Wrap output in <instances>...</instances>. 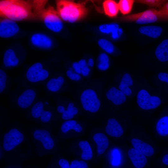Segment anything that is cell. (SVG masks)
<instances>
[{"label":"cell","instance_id":"obj_1","mask_svg":"<svg viewBox=\"0 0 168 168\" xmlns=\"http://www.w3.org/2000/svg\"><path fill=\"white\" fill-rule=\"evenodd\" d=\"M1 136L0 159L12 163H19L32 156V146L21 125L11 123Z\"/></svg>","mask_w":168,"mask_h":168},{"label":"cell","instance_id":"obj_2","mask_svg":"<svg viewBox=\"0 0 168 168\" xmlns=\"http://www.w3.org/2000/svg\"><path fill=\"white\" fill-rule=\"evenodd\" d=\"M56 108L48 97L39 96L25 112V117L41 126L50 128L56 117Z\"/></svg>","mask_w":168,"mask_h":168},{"label":"cell","instance_id":"obj_3","mask_svg":"<svg viewBox=\"0 0 168 168\" xmlns=\"http://www.w3.org/2000/svg\"><path fill=\"white\" fill-rule=\"evenodd\" d=\"M8 94V100L14 109L26 112L37 99L40 91L37 87L24 82H19Z\"/></svg>","mask_w":168,"mask_h":168},{"label":"cell","instance_id":"obj_4","mask_svg":"<svg viewBox=\"0 0 168 168\" xmlns=\"http://www.w3.org/2000/svg\"><path fill=\"white\" fill-rule=\"evenodd\" d=\"M52 61L49 58L33 63L20 75L15 77V82H24L36 87L42 85L56 72Z\"/></svg>","mask_w":168,"mask_h":168},{"label":"cell","instance_id":"obj_5","mask_svg":"<svg viewBox=\"0 0 168 168\" xmlns=\"http://www.w3.org/2000/svg\"><path fill=\"white\" fill-rule=\"evenodd\" d=\"M0 15L15 21L36 18L33 10V2L22 0H1Z\"/></svg>","mask_w":168,"mask_h":168},{"label":"cell","instance_id":"obj_6","mask_svg":"<svg viewBox=\"0 0 168 168\" xmlns=\"http://www.w3.org/2000/svg\"><path fill=\"white\" fill-rule=\"evenodd\" d=\"M47 0H34L33 1V10L36 17L40 19L45 26L55 32L60 31L63 27L62 19L57 10L48 5Z\"/></svg>","mask_w":168,"mask_h":168},{"label":"cell","instance_id":"obj_7","mask_svg":"<svg viewBox=\"0 0 168 168\" xmlns=\"http://www.w3.org/2000/svg\"><path fill=\"white\" fill-rule=\"evenodd\" d=\"M49 128L41 126L32 128L30 133L35 153L40 157L49 155L54 147V141Z\"/></svg>","mask_w":168,"mask_h":168},{"label":"cell","instance_id":"obj_8","mask_svg":"<svg viewBox=\"0 0 168 168\" xmlns=\"http://www.w3.org/2000/svg\"><path fill=\"white\" fill-rule=\"evenodd\" d=\"M57 11L62 20L73 23L85 16L87 9L82 4L69 0L56 1Z\"/></svg>","mask_w":168,"mask_h":168},{"label":"cell","instance_id":"obj_9","mask_svg":"<svg viewBox=\"0 0 168 168\" xmlns=\"http://www.w3.org/2000/svg\"><path fill=\"white\" fill-rule=\"evenodd\" d=\"M67 79L64 72L56 71L42 85L46 95L52 97L66 91L68 87Z\"/></svg>","mask_w":168,"mask_h":168},{"label":"cell","instance_id":"obj_10","mask_svg":"<svg viewBox=\"0 0 168 168\" xmlns=\"http://www.w3.org/2000/svg\"><path fill=\"white\" fill-rule=\"evenodd\" d=\"M55 102L57 112L64 120H71L78 112L74 103L66 97L58 95L52 96Z\"/></svg>","mask_w":168,"mask_h":168},{"label":"cell","instance_id":"obj_11","mask_svg":"<svg viewBox=\"0 0 168 168\" xmlns=\"http://www.w3.org/2000/svg\"><path fill=\"white\" fill-rule=\"evenodd\" d=\"M80 101L83 109L94 113L97 111L100 105V101L96 91L91 88L84 89L81 93Z\"/></svg>","mask_w":168,"mask_h":168},{"label":"cell","instance_id":"obj_12","mask_svg":"<svg viewBox=\"0 0 168 168\" xmlns=\"http://www.w3.org/2000/svg\"><path fill=\"white\" fill-rule=\"evenodd\" d=\"M160 18H162L161 12L152 9L128 15L123 19L125 21H134L137 24H143L155 22Z\"/></svg>","mask_w":168,"mask_h":168},{"label":"cell","instance_id":"obj_13","mask_svg":"<svg viewBox=\"0 0 168 168\" xmlns=\"http://www.w3.org/2000/svg\"><path fill=\"white\" fill-rule=\"evenodd\" d=\"M137 99V102L139 106L145 110L155 109L161 103V100L159 97L151 96L147 91L144 89L138 92Z\"/></svg>","mask_w":168,"mask_h":168},{"label":"cell","instance_id":"obj_14","mask_svg":"<svg viewBox=\"0 0 168 168\" xmlns=\"http://www.w3.org/2000/svg\"><path fill=\"white\" fill-rule=\"evenodd\" d=\"M25 58L24 54H18L12 49H7L3 54L1 68L4 70L15 68L22 63Z\"/></svg>","mask_w":168,"mask_h":168},{"label":"cell","instance_id":"obj_15","mask_svg":"<svg viewBox=\"0 0 168 168\" xmlns=\"http://www.w3.org/2000/svg\"><path fill=\"white\" fill-rule=\"evenodd\" d=\"M19 27L15 21L7 18L1 19L0 37L7 38L13 36L19 32Z\"/></svg>","mask_w":168,"mask_h":168},{"label":"cell","instance_id":"obj_16","mask_svg":"<svg viewBox=\"0 0 168 168\" xmlns=\"http://www.w3.org/2000/svg\"><path fill=\"white\" fill-rule=\"evenodd\" d=\"M30 41L34 46L43 49L50 48L53 45L52 39L48 35L42 33H35L31 37Z\"/></svg>","mask_w":168,"mask_h":168},{"label":"cell","instance_id":"obj_17","mask_svg":"<svg viewBox=\"0 0 168 168\" xmlns=\"http://www.w3.org/2000/svg\"><path fill=\"white\" fill-rule=\"evenodd\" d=\"M128 156L133 165L136 168H142L147 163L145 156L136 149L131 148L128 152Z\"/></svg>","mask_w":168,"mask_h":168},{"label":"cell","instance_id":"obj_18","mask_svg":"<svg viewBox=\"0 0 168 168\" xmlns=\"http://www.w3.org/2000/svg\"><path fill=\"white\" fill-rule=\"evenodd\" d=\"M105 95L108 100L116 105L123 104L126 100L124 94L114 87L110 88L106 92Z\"/></svg>","mask_w":168,"mask_h":168},{"label":"cell","instance_id":"obj_19","mask_svg":"<svg viewBox=\"0 0 168 168\" xmlns=\"http://www.w3.org/2000/svg\"><path fill=\"white\" fill-rule=\"evenodd\" d=\"M105 131L109 135L115 137H121L123 133V130L119 122L115 119L110 118L107 121Z\"/></svg>","mask_w":168,"mask_h":168},{"label":"cell","instance_id":"obj_20","mask_svg":"<svg viewBox=\"0 0 168 168\" xmlns=\"http://www.w3.org/2000/svg\"><path fill=\"white\" fill-rule=\"evenodd\" d=\"M131 143L134 149L145 156H151L154 153V149L151 145L140 139L133 138L131 140Z\"/></svg>","mask_w":168,"mask_h":168},{"label":"cell","instance_id":"obj_21","mask_svg":"<svg viewBox=\"0 0 168 168\" xmlns=\"http://www.w3.org/2000/svg\"><path fill=\"white\" fill-rule=\"evenodd\" d=\"M12 80L4 70L0 69V94H9L11 91Z\"/></svg>","mask_w":168,"mask_h":168},{"label":"cell","instance_id":"obj_22","mask_svg":"<svg viewBox=\"0 0 168 168\" xmlns=\"http://www.w3.org/2000/svg\"><path fill=\"white\" fill-rule=\"evenodd\" d=\"M155 54L160 62L168 61V39L163 40L157 46Z\"/></svg>","mask_w":168,"mask_h":168},{"label":"cell","instance_id":"obj_23","mask_svg":"<svg viewBox=\"0 0 168 168\" xmlns=\"http://www.w3.org/2000/svg\"><path fill=\"white\" fill-rule=\"evenodd\" d=\"M94 141L97 145V152L99 154L104 153L108 147L109 142L108 138L104 134L98 133L93 137Z\"/></svg>","mask_w":168,"mask_h":168},{"label":"cell","instance_id":"obj_24","mask_svg":"<svg viewBox=\"0 0 168 168\" xmlns=\"http://www.w3.org/2000/svg\"><path fill=\"white\" fill-rule=\"evenodd\" d=\"M139 32L150 37L156 38L161 35L162 28L160 26H142L139 28Z\"/></svg>","mask_w":168,"mask_h":168},{"label":"cell","instance_id":"obj_25","mask_svg":"<svg viewBox=\"0 0 168 168\" xmlns=\"http://www.w3.org/2000/svg\"><path fill=\"white\" fill-rule=\"evenodd\" d=\"M103 9L105 14L109 17L116 16L118 13L119 8L118 3L112 0H107L103 4Z\"/></svg>","mask_w":168,"mask_h":168},{"label":"cell","instance_id":"obj_26","mask_svg":"<svg viewBox=\"0 0 168 168\" xmlns=\"http://www.w3.org/2000/svg\"><path fill=\"white\" fill-rule=\"evenodd\" d=\"M133 82L130 74L128 73H125L123 76L119 88L125 95L129 96L131 95L132 91L129 86L133 85Z\"/></svg>","mask_w":168,"mask_h":168},{"label":"cell","instance_id":"obj_27","mask_svg":"<svg viewBox=\"0 0 168 168\" xmlns=\"http://www.w3.org/2000/svg\"><path fill=\"white\" fill-rule=\"evenodd\" d=\"M71 129H73L77 132L82 130V128L79 124H77L76 121L73 120L65 121L61 127V130L63 133H66Z\"/></svg>","mask_w":168,"mask_h":168},{"label":"cell","instance_id":"obj_28","mask_svg":"<svg viewBox=\"0 0 168 168\" xmlns=\"http://www.w3.org/2000/svg\"><path fill=\"white\" fill-rule=\"evenodd\" d=\"M156 129L158 133L164 136L168 135V116L161 118L157 122Z\"/></svg>","mask_w":168,"mask_h":168},{"label":"cell","instance_id":"obj_29","mask_svg":"<svg viewBox=\"0 0 168 168\" xmlns=\"http://www.w3.org/2000/svg\"><path fill=\"white\" fill-rule=\"evenodd\" d=\"M79 147L82 150L81 158L83 160L88 161L91 159L92 156L91 148L89 143L86 141H80L78 144Z\"/></svg>","mask_w":168,"mask_h":168},{"label":"cell","instance_id":"obj_30","mask_svg":"<svg viewBox=\"0 0 168 168\" xmlns=\"http://www.w3.org/2000/svg\"><path fill=\"white\" fill-rule=\"evenodd\" d=\"M133 0H120L118 5L119 10L123 15L127 14L131 12L133 3Z\"/></svg>","mask_w":168,"mask_h":168},{"label":"cell","instance_id":"obj_31","mask_svg":"<svg viewBox=\"0 0 168 168\" xmlns=\"http://www.w3.org/2000/svg\"><path fill=\"white\" fill-rule=\"evenodd\" d=\"M118 26L115 24L103 25L99 27L100 30L104 33H108L111 32L113 38H116L118 37L117 30Z\"/></svg>","mask_w":168,"mask_h":168},{"label":"cell","instance_id":"obj_32","mask_svg":"<svg viewBox=\"0 0 168 168\" xmlns=\"http://www.w3.org/2000/svg\"><path fill=\"white\" fill-rule=\"evenodd\" d=\"M98 44L102 49L108 53L112 54L114 51V47L113 44L105 39H99L98 41Z\"/></svg>","mask_w":168,"mask_h":168},{"label":"cell","instance_id":"obj_33","mask_svg":"<svg viewBox=\"0 0 168 168\" xmlns=\"http://www.w3.org/2000/svg\"><path fill=\"white\" fill-rule=\"evenodd\" d=\"M99 63L98 68L103 71L107 70L109 67V58L107 55L105 53L100 54L99 56Z\"/></svg>","mask_w":168,"mask_h":168},{"label":"cell","instance_id":"obj_34","mask_svg":"<svg viewBox=\"0 0 168 168\" xmlns=\"http://www.w3.org/2000/svg\"><path fill=\"white\" fill-rule=\"evenodd\" d=\"M11 123L7 111L2 105L0 106V124L2 126L6 125L7 126Z\"/></svg>","mask_w":168,"mask_h":168},{"label":"cell","instance_id":"obj_35","mask_svg":"<svg viewBox=\"0 0 168 168\" xmlns=\"http://www.w3.org/2000/svg\"><path fill=\"white\" fill-rule=\"evenodd\" d=\"M166 1L164 0H137L136 2L146 5L150 7H160Z\"/></svg>","mask_w":168,"mask_h":168},{"label":"cell","instance_id":"obj_36","mask_svg":"<svg viewBox=\"0 0 168 168\" xmlns=\"http://www.w3.org/2000/svg\"><path fill=\"white\" fill-rule=\"evenodd\" d=\"M64 73L67 78L71 80L77 81L81 78L80 76L74 72L70 67H68Z\"/></svg>","mask_w":168,"mask_h":168},{"label":"cell","instance_id":"obj_37","mask_svg":"<svg viewBox=\"0 0 168 168\" xmlns=\"http://www.w3.org/2000/svg\"><path fill=\"white\" fill-rule=\"evenodd\" d=\"M70 168H88L86 163L84 161L75 160L69 165Z\"/></svg>","mask_w":168,"mask_h":168},{"label":"cell","instance_id":"obj_38","mask_svg":"<svg viewBox=\"0 0 168 168\" xmlns=\"http://www.w3.org/2000/svg\"><path fill=\"white\" fill-rule=\"evenodd\" d=\"M112 155V165L115 166L118 165L120 163V155L119 151L116 149L114 150L113 152Z\"/></svg>","mask_w":168,"mask_h":168},{"label":"cell","instance_id":"obj_39","mask_svg":"<svg viewBox=\"0 0 168 168\" xmlns=\"http://www.w3.org/2000/svg\"><path fill=\"white\" fill-rule=\"evenodd\" d=\"M159 11L161 13L162 18H168V2L160 8Z\"/></svg>","mask_w":168,"mask_h":168},{"label":"cell","instance_id":"obj_40","mask_svg":"<svg viewBox=\"0 0 168 168\" xmlns=\"http://www.w3.org/2000/svg\"><path fill=\"white\" fill-rule=\"evenodd\" d=\"M158 77L161 81L165 82L168 87V74L164 72H159L158 74Z\"/></svg>","mask_w":168,"mask_h":168},{"label":"cell","instance_id":"obj_41","mask_svg":"<svg viewBox=\"0 0 168 168\" xmlns=\"http://www.w3.org/2000/svg\"><path fill=\"white\" fill-rule=\"evenodd\" d=\"M58 164L61 168H70L68 162L65 159H60L58 161Z\"/></svg>","mask_w":168,"mask_h":168},{"label":"cell","instance_id":"obj_42","mask_svg":"<svg viewBox=\"0 0 168 168\" xmlns=\"http://www.w3.org/2000/svg\"><path fill=\"white\" fill-rule=\"evenodd\" d=\"M72 68L77 73L80 74L81 73V69L78 63L77 62L73 63L72 65Z\"/></svg>","mask_w":168,"mask_h":168},{"label":"cell","instance_id":"obj_43","mask_svg":"<svg viewBox=\"0 0 168 168\" xmlns=\"http://www.w3.org/2000/svg\"><path fill=\"white\" fill-rule=\"evenodd\" d=\"M90 71V69L87 66H86L81 69V73L84 76H86Z\"/></svg>","mask_w":168,"mask_h":168},{"label":"cell","instance_id":"obj_44","mask_svg":"<svg viewBox=\"0 0 168 168\" xmlns=\"http://www.w3.org/2000/svg\"><path fill=\"white\" fill-rule=\"evenodd\" d=\"M5 168H22V167L21 164L14 163L9 165Z\"/></svg>","mask_w":168,"mask_h":168},{"label":"cell","instance_id":"obj_45","mask_svg":"<svg viewBox=\"0 0 168 168\" xmlns=\"http://www.w3.org/2000/svg\"><path fill=\"white\" fill-rule=\"evenodd\" d=\"M78 63L81 69L86 66V62L85 59H81L79 60Z\"/></svg>","mask_w":168,"mask_h":168},{"label":"cell","instance_id":"obj_46","mask_svg":"<svg viewBox=\"0 0 168 168\" xmlns=\"http://www.w3.org/2000/svg\"><path fill=\"white\" fill-rule=\"evenodd\" d=\"M162 162L165 165H168V154L165 155L162 159Z\"/></svg>","mask_w":168,"mask_h":168},{"label":"cell","instance_id":"obj_47","mask_svg":"<svg viewBox=\"0 0 168 168\" xmlns=\"http://www.w3.org/2000/svg\"><path fill=\"white\" fill-rule=\"evenodd\" d=\"M88 64L89 66L92 67L94 66V62L93 59L90 58L88 60Z\"/></svg>","mask_w":168,"mask_h":168}]
</instances>
